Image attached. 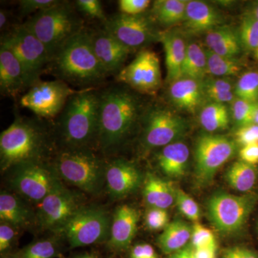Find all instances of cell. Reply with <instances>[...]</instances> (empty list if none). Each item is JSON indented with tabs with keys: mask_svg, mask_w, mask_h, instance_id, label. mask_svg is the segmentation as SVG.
<instances>
[{
	"mask_svg": "<svg viewBox=\"0 0 258 258\" xmlns=\"http://www.w3.org/2000/svg\"><path fill=\"white\" fill-rule=\"evenodd\" d=\"M57 254V246L50 240L37 241L24 249L21 258H53Z\"/></svg>",
	"mask_w": 258,
	"mask_h": 258,
	"instance_id": "cell-39",
	"label": "cell"
},
{
	"mask_svg": "<svg viewBox=\"0 0 258 258\" xmlns=\"http://www.w3.org/2000/svg\"><path fill=\"white\" fill-rule=\"evenodd\" d=\"M78 91L61 80L40 81L21 97L20 104L37 116L52 118L60 114L70 97Z\"/></svg>",
	"mask_w": 258,
	"mask_h": 258,
	"instance_id": "cell-12",
	"label": "cell"
},
{
	"mask_svg": "<svg viewBox=\"0 0 258 258\" xmlns=\"http://www.w3.org/2000/svg\"><path fill=\"white\" fill-rule=\"evenodd\" d=\"M103 28L131 51L159 41L161 32L149 13L139 15L120 13L103 23Z\"/></svg>",
	"mask_w": 258,
	"mask_h": 258,
	"instance_id": "cell-9",
	"label": "cell"
},
{
	"mask_svg": "<svg viewBox=\"0 0 258 258\" xmlns=\"http://www.w3.org/2000/svg\"><path fill=\"white\" fill-rule=\"evenodd\" d=\"M32 212L15 195L3 191L0 195V219L13 227H25L32 221Z\"/></svg>",
	"mask_w": 258,
	"mask_h": 258,
	"instance_id": "cell-27",
	"label": "cell"
},
{
	"mask_svg": "<svg viewBox=\"0 0 258 258\" xmlns=\"http://www.w3.org/2000/svg\"><path fill=\"white\" fill-rule=\"evenodd\" d=\"M231 187L241 192H246L253 188L257 179L255 166L239 161L230 166L226 174Z\"/></svg>",
	"mask_w": 258,
	"mask_h": 258,
	"instance_id": "cell-32",
	"label": "cell"
},
{
	"mask_svg": "<svg viewBox=\"0 0 258 258\" xmlns=\"http://www.w3.org/2000/svg\"><path fill=\"white\" fill-rule=\"evenodd\" d=\"M46 47L52 60L70 39L83 30V23L69 2L60 1L23 24Z\"/></svg>",
	"mask_w": 258,
	"mask_h": 258,
	"instance_id": "cell-5",
	"label": "cell"
},
{
	"mask_svg": "<svg viewBox=\"0 0 258 258\" xmlns=\"http://www.w3.org/2000/svg\"><path fill=\"white\" fill-rule=\"evenodd\" d=\"M99 93L81 90L70 97L58 120L59 133L69 149H89L98 142Z\"/></svg>",
	"mask_w": 258,
	"mask_h": 258,
	"instance_id": "cell-3",
	"label": "cell"
},
{
	"mask_svg": "<svg viewBox=\"0 0 258 258\" xmlns=\"http://www.w3.org/2000/svg\"><path fill=\"white\" fill-rule=\"evenodd\" d=\"M142 122V143L147 149L163 148L178 142L188 128L182 117L163 107L153 106L146 110Z\"/></svg>",
	"mask_w": 258,
	"mask_h": 258,
	"instance_id": "cell-8",
	"label": "cell"
},
{
	"mask_svg": "<svg viewBox=\"0 0 258 258\" xmlns=\"http://www.w3.org/2000/svg\"><path fill=\"white\" fill-rule=\"evenodd\" d=\"M217 247L193 249L194 258H216Z\"/></svg>",
	"mask_w": 258,
	"mask_h": 258,
	"instance_id": "cell-50",
	"label": "cell"
},
{
	"mask_svg": "<svg viewBox=\"0 0 258 258\" xmlns=\"http://www.w3.org/2000/svg\"><path fill=\"white\" fill-rule=\"evenodd\" d=\"M222 258H257L250 249L242 247H233L226 249Z\"/></svg>",
	"mask_w": 258,
	"mask_h": 258,
	"instance_id": "cell-49",
	"label": "cell"
},
{
	"mask_svg": "<svg viewBox=\"0 0 258 258\" xmlns=\"http://www.w3.org/2000/svg\"><path fill=\"white\" fill-rule=\"evenodd\" d=\"M168 96L174 106L191 113H196L206 101L202 81L188 78L169 83Z\"/></svg>",
	"mask_w": 258,
	"mask_h": 258,
	"instance_id": "cell-20",
	"label": "cell"
},
{
	"mask_svg": "<svg viewBox=\"0 0 258 258\" xmlns=\"http://www.w3.org/2000/svg\"><path fill=\"white\" fill-rule=\"evenodd\" d=\"M254 123L258 125V103L256 106L255 113H254Z\"/></svg>",
	"mask_w": 258,
	"mask_h": 258,
	"instance_id": "cell-54",
	"label": "cell"
},
{
	"mask_svg": "<svg viewBox=\"0 0 258 258\" xmlns=\"http://www.w3.org/2000/svg\"><path fill=\"white\" fill-rule=\"evenodd\" d=\"M110 231L109 217L105 210L96 207H82L62 232L71 247L74 248L103 242L109 235Z\"/></svg>",
	"mask_w": 258,
	"mask_h": 258,
	"instance_id": "cell-11",
	"label": "cell"
},
{
	"mask_svg": "<svg viewBox=\"0 0 258 258\" xmlns=\"http://www.w3.org/2000/svg\"><path fill=\"white\" fill-rule=\"evenodd\" d=\"M235 152V142L224 136L209 134L199 137L195 150V168L199 179L210 181Z\"/></svg>",
	"mask_w": 258,
	"mask_h": 258,
	"instance_id": "cell-14",
	"label": "cell"
},
{
	"mask_svg": "<svg viewBox=\"0 0 258 258\" xmlns=\"http://www.w3.org/2000/svg\"><path fill=\"white\" fill-rule=\"evenodd\" d=\"M169 258H194L193 249L185 247L177 252L170 254Z\"/></svg>",
	"mask_w": 258,
	"mask_h": 258,
	"instance_id": "cell-51",
	"label": "cell"
},
{
	"mask_svg": "<svg viewBox=\"0 0 258 258\" xmlns=\"http://www.w3.org/2000/svg\"><path fill=\"white\" fill-rule=\"evenodd\" d=\"M208 75L205 47L198 42H189L182 68V78L203 81Z\"/></svg>",
	"mask_w": 258,
	"mask_h": 258,
	"instance_id": "cell-30",
	"label": "cell"
},
{
	"mask_svg": "<svg viewBox=\"0 0 258 258\" xmlns=\"http://www.w3.org/2000/svg\"><path fill=\"white\" fill-rule=\"evenodd\" d=\"M108 191L115 198L133 192L140 185L142 175L137 166L123 159L111 161L105 171Z\"/></svg>",
	"mask_w": 258,
	"mask_h": 258,
	"instance_id": "cell-18",
	"label": "cell"
},
{
	"mask_svg": "<svg viewBox=\"0 0 258 258\" xmlns=\"http://www.w3.org/2000/svg\"><path fill=\"white\" fill-rule=\"evenodd\" d=\"M242 49L253 52L258 58V20L253 15H244L238 32Z\"/></svg>",
	"mask_w": 258,
	"mask_h": 258,
	"instance_id": "cell-35",
	"label": "cell"
},
{
	"mask_svg": "<svg viewBox=\"0 0 258 258\" xmlns=\"http://www.w3.org/2000/svg\"><path fill=\"white\" fill-rule=\"evenodd\" d=\"M205 49L208 60V75L217 78L229 77L238 74L242 69L237 59L218 55L207 47Z\"/></svg>",
	"mask_w": 258,
	"mask_h": 258,
	"instance_id": "cell-34",
	"label": "cell"
},
{
	"mask_svg": "<svg viewBox=\"0 0 258 258\" xmlns=\"http://www.w3.org/2000/svg\"><path fill=\"white\" fill-rule=\"evenodd\" d=\"M237 143L242 147L249 144L258 143V125L251 124L240 127L235 133Z\"/></svg>",
	"mask_w": 258,
	"mask_h": 258,
	"instance_id": "cell-45",
	"label": "cell"
},
{
	"mask_svg": "<svg viewBox=\"0 0 258 258\" xmlns=\"http://www.w3.org/2000/svg\"><path fill=\"white\" fill-rule=\"evenodd\" d=\"M8 13L5 10L2 9L0 11V29L1 31L4 30L8 26L9 23V16Z\"/></svg>",
	"mask_w": 258,
	"mask_h": 258,
	"instance_id": "cell-52",
	"label": "cell"
},
{
	"mask_svg": "<svg viewBox=\"0 0 258 258\" xmlns=\"http://www.w3.org/2000/svg\"><path fill=\"white\" fill-rule=\"evenodd\" d=\"M231 112L237 125L240 127L253 124L254 113L257 103L244 101L236 98L231 103Z\"/></svg>",
	"mask_w": 258,
	"mask_h": 258,
	"instance_id": "cell-37",
	"label": "cell"
},
{
	"mask_svg": "<svg viewBox=\"0 0 258 258\" xmlns=\"http://www.w3.org/2000/svg\"><path fill=\"white\" fill-rule=\"evenodd\" d=\"M49 142L46 129L38 120L18 117L0 135L2 170L42 162L50 148Z\"/></svg>",
	"mask_w": 258,
	"mask_h": 258,
	"instance_id": "cell-2",
	"label": "cell"
},
{
	"mask_svg": "<svg viewBox=\"0 0 258 258\" xmlns=\"http://www.w3.org/2000/svg\"><path fill=\"white\" fill-rule=\"evenodd\" d=\"M255 198L250 195L219 193L208 204L210 222L217 230L225 233L237 232L243 227L252 211Z\"/></svg>",
	"mask_w": 258,
	"mask_h": 258,
	"instance_id": "cell-10",
	"label": "cell"
},
{
	"mask_svg": "<svg viewBox=\"0 0 258 258\" xmlns=\"http://www.w3.org/2000/svg\"><path fill=\"white\" fill-rule=\"evenodd\" d=\"M59 0H21L19 2L22 15H28L35 12L49 9L59 3Z\"/></svg>",
	"mask_w": 258,
	"mask_h": 258,
	"instance_id": "cell-43",
	"label": "cell"
},
{
	"mask_svg": "<svg viewBox=\"0 0 258 258\" xmlns=\"http://www.w3.org/2000/svg\"><path fill=\"white\" fill-rule=\"evenodd\" d=\"M74 258H95L93 256L91 255V254H81V255H78L76 257Z\"/></svg>",
	"mask_w": 258,
	"mask_h": 258,
	"instance_id": "cell-55",
	"label": "cell"
},
{
	"mask_svg": "<svg viewBox=\"0 0 258 258\" xmlns=\"http://www.w3.org/2000/svg\"><path fill=\"white\" fill-rule=\"evenodd\" d=\"M116 80L139 93L156 94L162 84L157 54L147 49L139 50L135 58L118 72Z\"/></svg>",
	"mask_w": 258,
	"mask_h": 258,
	"instance_id": "cell-13",
	"label": "cell"
},
{
	"mask_svg": "<svg viewBox=\"0 0 258 258\" xmlns=\"http://www.w3.org/2000/svg\"><path fill=\"white\" fill-rule=\"evenodd\" d=\"M236 98L257 103L258 71H249L240 76L234 89Z\"/></svg>",
	"mask_w": 258,
	"mask_h": 258,
	"instance_id": "cell-36",
	"label": "cell"
},
{
	"mask_svg": "<svg viewBox=\"0 0 258 258\" xmlns=\"http://www.w3.org/2000/svg\"><path fill=\"white\" fill-rule=\"evenodd\" d=\"M240 161L255 166L258 164V143L244 146L239 153Z\"/></svg>",
	"mask_w": 258,
	"mask_h": 258,
	"instance_id": "cell-47",
	"label": "cell"
},
{
	"mask_svg": "<svg viewBox=\"0 0 258 258\" xmlns=\"http://www.w3.org/2000/svg\"><path fill=\"white\" fill-rule=\"evenodd\" d=\"M151 4L149 0H120L118 8L123 14L139 15L145 13Z\"/></svg>",
	"mask_w": 258,
	"mask_h": 258,
	"instance_id": "cell-44",
	"label": "cell"
},
{
	"mask_svg": "<svg viewBox=\"0 0 258 258\" xmlns=\"http://www.w3.org/2000/svg\"><path fill=\"white\" fill-rule=\"evenodd\" d=\"M206 47L218 55L237 59L242 47L238 33L230 27L220 25L205 34Z\"/></svg>",
	"mask_w": 258,
	"mask_h": 258,
	"instance_id": "cell-24",
	"label": "cell"
},
{
	"mask_svg": "<svg viewBox=\"0 0 258 258\" xmlns=\"http://www.w3.org/2000/svg\"><path fill=\"white\" fill-rule=\"evenodd\" d=\"M145 224L150 230L157 231L165 228L169 225L167 211L160 208H149L145 215Z\"/></svg>",
	"mask_w": 258,
	"mask_h": 258,
	"instance_id": "cell-41",
	"label": "cell"
},
{
	"mask_svg": "<svg viewBox=\"0 0 258 258\" xmlns=\"http://www.w3.org/2000/svg\"><path fill=\"white\" fill-rule=\"evenodd\" d=\"M186 3L184 0H157L149 14L158 26H173L184 22Z\"/></svg>",
	"mask_w": 258,
	"mask_h": 258,
	"instance_id": "cell-28",
	"label": "cell"
},
{
	"mask_svg": "<svg viewBox=\"0 0 258 258\" xmlns=\"http://www.w3.org/2000/svg\"><path fill=\"white\" fill-rule=\"evenodd\" d=\"M159 42L162 44L165 54L166 81L171 83L182 78L187 42L182 32L175 30L161 32Z\"/></svg>",
	"mask_w": 258,
	"mask_h": 258,
	"instance_id": "cell-22",
	"label": "cell"
},
{
	"mask_svg": "<svg viewBox=\"0 0 258 258\" xmlns=\"http://www.w3.org/2000/svg\"><path fill=\"white\" fill-rule=\"evenodd\" d=\"M57 175L71 184L88 193L101 190L106 166L90 149H69L61 151L55 160Z\"/></svg>",
	"mask_w": 258,
	"mask_h": 258,
	"instance_id": "cell-6",
	"label": "cell"
},
{
	"mask_svg": "<svg viewBox=\"0 0 258 258\" xmlns=\"http://www.w3.org/2000/svg\"><path fill=\"white\" fill-rule=\"evenodd\" d=\"M16 227L6 222H1L0 225V252H5L11 247L15 241Z\"/></svg>",
	"mask_w": 258,
	"mask_h": 258,
	"instance_id": "cell-46",
	"label": "cell"
},
{
	"mask_svg": "<svg viewBox=\"0 0 258 258\" xmlns=\"http://www.w3.org/2000/svg\"><path fill=\"white\" fill-rule=\"evenodd\" d=\"M21 64L4 45L0 47V90L4 96L15 97L28 88Z\"/></svg>",
	"mask_w": 258,
	"mask_h": 258,
	"instance_id": "cell-21",
	"label": "cell"
},
{
	"mask_svg": "<svg viewBox=\"0 0 258 258\" xmlns=\"http://www.w3.org/2000/svg\"><path fill=\"white\" fill-rule=\"evenodd\" d=\"M138 211L128 205L115 210L110 231L109 244L112 248L123 249L132 243L137 233Z\"/></svg>",
	"mask_w": 258,
	"mask_h": 258,
	"instance_id": "cell-23",
	"label": "cell"
},
{
	"mask_svg": "<svg viewBox=\"0 0 258 258\" xmlns=\"http://www.w3.org/2000/svg\"><path fill=\"white\" fill-rule=\"evenodd\" d=\"M175 203L180 212L186 218L195 223L199 221L200 209L198 204L182 189H176Z\"/></svg>",
	"mask_w": 258,
	"mask_h": 258,
	"instance_id": "cell-38",
	"label": "cell"
},
{
	"mask_svg": "<svg viewBox=\"0 0 258 258\" xmlns=\"http://www.w3.org/2000/svg\"><path fill=\"white\" fill-rule=\"evenodd\" d=\"M190 240L194 249L217 247L216 240L213 232L198 222L193 226Z\"/></svg>",
	"mask_w": 258,
	"mask_h": 258,
	"instance_id": "cell-40",
	"label": "cell"
},
{
	"mask_svg": "<svg viewBox=\"0 0 258 258\" xmlns=\"http://www.w3.org/2000/svg\"><path fill=\"white\" fill-rule=\"evenodd\" d=\"M89 32L95 55L106 74L119 72L132 51L104 28Z\"/></svg>",
	"mask_w": 258,
	"mask_h": 258,
	"instance_id": "cell-17",
	"label": "cell"
},
{
	"mask_svg": "<svg viewBox=\"0 0 258 258\" xmlns=\"http://www.w3.org/2000/svg\"><path fill=\"white\" fill-rule=\"evenodd\" d=\"M206 101L212 103H232L235 99V86L230 79L206 77L202 81Z\"/></svg>",
	"mask_w": 258,
	"mask_h": 258,
	"instance_id": "cell-33",
	"label": "cell"
},
{
	"mask_svg": "<svg viewBox=\"0 0 258 258\" xmlns=\"http://www.w3.org/2000/svg\"><path fill=\"white\" fill-rule=\"evenodd\" d=\"M1 45L8 47L21 64L28 87L40 81L51 57L45 45L23 24L13 27L5 34Z\"/></svg>",
	"mask_w": 258,
	"mask_h": 258,
	"instance_id": "cell-7",
	"label": "cell"
},
{
	"mask_svg": "<svg viewBox=\"0 0 258 258\" xmlns=\"http://www.w3.org/2000/svg\"><path fill=\"white\" fill-rule=\"evenodd\" d=\"M230 121V113L225 104L210 102L200 111V124L210 133L225 130Z\"/></svg>",
	"mask_w": 258,
	"mask_h": 258,
	"instance_id": "cell-31",
	"label": "cell"
},
{
	"mask_svg": "<svg viewBox=\"0 0 258 258\" xmlns=\"http://www.w3.org/2000/svg\"><path fill=\"white\" fill-rule=\"evenodd\" d=\"M4 258H15V257H4Z\"/></svg>",
	"mask_w": 258,
	"mask_h": 258,
	"instance_id": "cell-56",
	"label": "cell"
},
{
	"mask_svg": "<svg viewBox=\"0 0 258 258\" xmlns=\"http://www.w3.org/2000/svg\"><path fill=\"white\" fill-rule=\"evenodd\" d=\"M50 64L61 81L77 86L98 84L108 76L95 55L90 32L84 28L64 44Z\"/></svg>",
	"mask_w": 258,
	"mask_h": 258,
	"instance_id": "cell-4",
	"label": "cell"
},
{
	"mask_svg": "<svg viewBox=\"0 0 258 258\" xmlns=\"http://www.w3.org/2000/svg\"><path fill=\"white\" fill-rule=\"evenodd\" d=\"M144 198L151 208L166 210L175 203L176 189L170 182L148 174L144 186Z\"/></svg>",
	"mask_w": 258,
	"mask_h": 258,
	"instance_id": "cell-26",
	"label": "cell"
},
{
	"mask_svg": "<svg viewBox=\"0 0 258 258\" xmlns=\"http://www.w3.org/2000/svg\"><path fill=\"white\" fill-rule=\"evenodd\" d=\"M189 159V147L181 142L163 147L157 157L158 164L163 172L173 178L184 175Z\"/></svg>",
	"mask_w": 258,
	"mask_h": 258,
	"instance_id": "cell-25",
	"label": "cell"
},
{
	"mask_svg": "<svg viewBox=\"0 0 258 258\" xmlns=\"http://www.w3.org/2000/svg\"><path fill=\"white\" fill-rule=\"evenodd\" d=\"M99 93L98 145L111 152L128 137L142 118L138 97L124 86H111Z\"/></svg>",
	"mask_w": 258,
	"mask_h": 258,
	"instance_id": "cell-1",
	"label": "cell"
},
{
	"mask_svg": "<svg viewBox=\"0 0 258 258\" xmlns=\"http://www.w3.org/2000/svg\"><path fill=\"white\" fill-rule=\"evenodd\" d=\"M192 229L188 224L176 220L166 226L157 239L158 244L164 253L171 254L184 248L191 237Z\"/></svg>",
	"mask_w": 258,
	"mask_h": 258,
	"instance_id": "cell-29",
	"label": "cell"
},
{
	"mask_svg": "<svg viewBox=\"0 0 258 258\" xmlns=\"http://www.w3.org/2000/svg\"><path fill=\"white\" fill-rule=\"evenodd\" d=\"M81 208L77 195L60 183L39 203L37 220L44 228L62 232Z\"/></svg>",
	"mask_w": 258,
	"mask_h": 258,
	"instance_id": "cell-15",
	"label": "cell"
},
{
	"mask_svg": "<svg viewBox=\"0 0 258 258\" xmlns=\"http://www.w3.org/2000/svg\"><path fill=\"white\" fill-rule=\"evenodd\" d=\"M12 184L17 191L30 201L40 203L57 184L55 175L43 162H32L15 167Z\"/></svg>",
	"mask_w": 258,
	"mask_h": 258,
	"instance_id": "cell-16",
	"label": "cell"
},
{
	"mask_svg": "<svg viewBox=\"0 0 258 258\" xmlns=\"http://www.w3.org/2000/svg\"><path fill=\"white\" fill-rule=\"evenodd\" d=\"M131 258H158V256L151 244L144 243L134 246L131 252Z\"/></svg>",
	"mask_w": 258,
	"mask_h": 258,
	"instance_id": "cell-48",
	"label": "cell"
},
{
	"mask_svg": "<svg viewBox=\"0 0 258 258\" xmlns=\"http://www.w3.org/2000/svg\"><path fill=\"white\" fill-rule=\"evenodd\" d=\"M76 8L88 16L93 18H98L106 22L107 18L103 13L101 2L98 0H78L75 2Z\"/></svg>",
	"mask_w": 258,
	"mask_h": 258,
	"instance_id": "cell-42",
	"label": "cell"
},
{
	"mask_svg": "<svg viewBox=\"0 0 258 258\" xmlns=\"http://www.w3.org/2000/svg\"><path fill=\"white\" fill-rule=\"evenodd\" d=\"M222 15L212 5L203 1L191 0L186 3L183 29L189 35H200L220 26Z\"/></svg>",
	"mask_w": 258,
	"mask_h": 258,
	"instance_id": "cell-19",
	"label": "cell"
},
{
	"mask_svg": "<svg viewBox=\"0 0 258 258\" xmlns=\"http://www.w3.org/2000/svg\"><path fill=\"white\" fill-rule=\"evenodd\" d=\"M250 14L253 15L254 18H257L258 20V3L257 4L254 5L253 8H252V12Z\"/></svg>",
	"mask_w": 258,
	"mask_h": 258,
	"instance_id": "cell-53",
	"label": "cell"
}]
</instances>
